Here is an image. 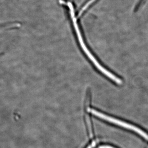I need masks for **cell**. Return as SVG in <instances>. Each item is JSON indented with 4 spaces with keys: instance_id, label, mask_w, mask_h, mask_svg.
Returning a JSON list of instances; mask_svg holds the SVG:
<instances>
[{
    "instance_id": "obj_1",
    "label": "cell",
    "mask_w": 148,
    "mask_h": 148,
    "mask_svg": "<svg viewBox=\"0 0 148 148\" xmlns=\"http://www.w3.org/2000/svg\"><path fill=\"white\" fill-rule=\"evenodd\" d=\"M88 110L92 114L100 118L101 119L109 122L113 124L116 125L120 127H123L125 129L129 130H132L133 132H136L137 134H139L140 136H142L143 138L148 141V134L142 130L140 129L139 127L125 122L123 121L114 118L112 117L108 116L94 109H89Z\"/></svg>"
},
{
    "instance_id": "obj_2",
    "label": "cell",
    "mask_w": 148,
    "mask_h": 148,
    "mask_svg": "<svg viewBox=\"0 0 148 148\" xmlns=\"http://www.w3.org/2000/svg\"><path fill=\"white\" fill-rule=\"evenodd\" d=\"M20 26V23L16 21H10V22H6L5 23H0V29L3 28H5L7 27H9L10 29H11L10 26L17 28Z\"/></svg>"
},
{
    "instance_id": "obj_3",
    "label": "cell",
    "mask_w": 148,
    "mask_h": 148,
    "mask_svg": "<svg viewBox=\"0 0 148 148\" xmlns=\"http://www.w3.org/2000/svg\"><path fill=\"white\" fill-rule=\"evenodd\" d=\"M146 1V0H139V1L135 5L134 9H133V12L134 13H136V12H138L141 7L145 3Z\"/></svg>"
},
{
    "instance_id": "obj_4",
    "label": "cell",
    "mask_w": 148,
    "mask_h": 148,
    "mask_svg": "<svg viewBox=\"0 0 148 148\" xmlns=\"http://www.w3.org/2000/svg\"><path fill=\"white\" fill-rule=\"evenodd\" d=\"M101 0H89L90 3H91L93 4H96L98 3V2H99Z\"/></svg>"
},
{
    "instance_id": "obj_5",
    "label": "cell",
    "mask_w": 148,
    "mask_h": 148,
    "mask_svg": "<svg viewBox=\"0 0 148 148\" xmlns=\"http://www.w3.org/2000/svg\"><path fill=\"white\" fill-rule=\"evenodd\" d=\"M99 148H116L111 146L104 145L101 146Z\"/></svg>"
},
{
    "instance_id": "obj_6",
    "label": "cell",
    "mask_w": 148,
    "mask_h": 148,
    "mask_svg": "<svg viewBox=\"0 0 148 148\" xmlns=\"http://www.w3.org/2000/svg\"><path fill=\"white\" fill-rule=\"evenodd\" d=\"M94 146H95V143H92L90 145L88 146L87 148H92Z\"/></svg>"
},
{
    "instance_id": "obj_7",
    "label": "cell",
    "mask_w": 148,
    "mask_h": 148,
    "mask_svg": "<svg viewBox=\"0 0 148 148\" xmlns=\"http://www.w3.org/2000/svg\"><path fill=\"white\" fill-rule=\"evenodd\" d=\"M4 54H5V52H0V57H1V56H3L4 55Z\"/></svg>"
}]
</instances>
